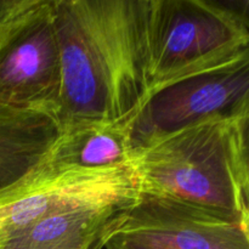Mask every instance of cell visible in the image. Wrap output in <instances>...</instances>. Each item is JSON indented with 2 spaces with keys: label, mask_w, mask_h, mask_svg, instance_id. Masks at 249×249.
Listing matches in <instances>:
<instances>
[{
  "label": "cell",
  "mask_w": 249,
  "mask_h": 249,
  "mask_svg": "<svg viewBox=\"0 0 249 249\" xmlns=\"http://www.w3.org/2000/svg\"><path fill=\"white\" fill-rule=\"evenodd\" d=\"M139 195L131 168L57 169L40 162L0 191V245L53 214L90 204L131 202Z\"/></svg>",
  "instance_id": "cell-5"
},
{
  "label": "cell",
  "mask_w": 249,
  "mask_h": 249,
  "mask_svg": "<svg viewBox=\"0 0 249 249\" xmlns=\"http://www.w3.org/2000/svg\"><path fill=\"white\" fill-rule=\"evenodd\" d=\"M150 0H53L61 56L58 128L133 122L151 90Z\"/></svg>",
  "instance_id": "cell-1"
},
{
  "label": "cell",
  "mask_w": 249,
  "mask_h": 249,
  "mask_svg": "<svg viewBox=\"0 0 249 249\" xmlns=\"http://www.w3.org/2000/svg\"><path fill=\"white\" fill-rule=\"evenodd\" d=\"M248 7V0H150V94L249 55Z\"/></svg>",
  "instance_id": "cell-3"
},
{
  "label": "cell",
  "mask_w": 249,
  "mask_h": 249,
  "mask_svg": "<svg viewBox=\"0 0 249 249\" xmlns=\"http://www.w3.org/2000/svg\"><path fill=\"white\" fill-rule=\"evenodd\" d=\"M249 113L216 118L134 151L140 194L203 208L249 228Z\"/></svg>",
  "instance_id": "cell-2"
},
{
  "label": "cell",
  "mask_w": 249,
  "mask_h": 249,
  "mask_svg": "<svg viewBox=\"0 0 249 249\" xmlns=\"http://www.w3.org/2000/svg\"><path fill=\"white\" fill-rule=\"evenodd\" d=\"M131 122H88L61 129L41 162L57 169L130 168Z\"/></svg>",
  "instance_id": "cell-9"
},
{
  "label": "cell",
  "mask_w": 249,
  "mask_h": 249,
  "mask_svg": "<svg viewBox=\"0 0 249 249\" xmlns=\"http://www.w3.org/2000/svg\"><path fill=\"white\" fill-rule=\"evenodd\" d=\"M249 113V55L151 92L131 122L134 148L202 122Z\"/></svg>",
  "instance_id": "cell-6"
},
{
  "label": "cell",
  "mask_w": 249,
  "mask_h": 249,
  "mask_svg": "<svg viewBox=\"0 0 249 249\" xmlns=\"http://www.w3.org/2000/svg\"><path fill=\"white\" fill-rule=\"evenodd\" d=\"M58 133L57 121L49 114L0 111V191L33 170Z\"/></svg>",
  "instance_id": "cell-10"
},
{
  "label": "cell",
  "mask_w": 249,
  "mask_h": 249,
  "mask_svg": "<svg viewBox=\"0 0 249 249\" xmlns=\"http://www.w3.org/2000/svg\"><path fill=\"white\" fill-rule=\"evenodd\" d=\"M106 249H249V228L196 206L140 194Z\"/></svg>",
  "instance_id": "cell-7"
},
{
  "label": "cell",
  "mask_w": 249,
  "mask_h": 249,
  "mask_svg": "<svg viewBox=\"0 0 249 249\" xmlns=\"http://www.w3.org/2000/svg\"><path fill=\"white\" fill-rule=\"evenodd\" d=\"M134 202L90 204L53 214L7 240L0 249H102Z\"/></svg>",
  "instance_id": "cell-8"
},
{
  "label": "cell",
  "mask_w": 249,
  "mask_h": 249,
  "mask_svg": "<svg viewBox=\"0 0 249 249\" xmlns=\"http://www.w3.org/2000/svg\"><path fill=\"white\" fill-rule=\"evenodd\" d=\"M61 56L53 0H0V111L57 121Z\"/></svg>",
  "instance_id": "cell-4"
}]
</instances>
